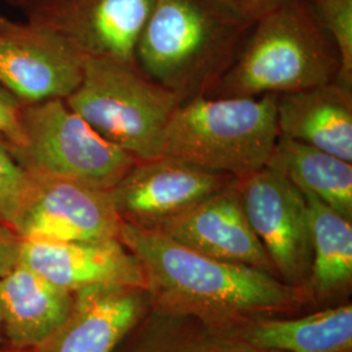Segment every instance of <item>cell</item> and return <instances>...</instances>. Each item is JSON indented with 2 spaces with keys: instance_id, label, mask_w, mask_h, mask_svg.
<instances>
[{
  "instance_id": "1",
  "label": "cell",
  "mask_w": 352,
  "mask_h": 352,
  "mask_svg": "<svg viewBox=\"0 0 352 352\" xmlns=\"http://www.w3.org/2000/svg\"><path fill=\"white\" fill-rule=\"evenodd\" d=\"M119 240L142 266L151 307L164 312L240 327L291 315L309 300L267 272L206 256L157 231L123 222Z\"/></svg>"
},
{
  "instance_id": "5",
  "label": "cell",
  "mask_w": 352,
  "mask_h": 352,
  "mask_svg": "<svg viewBox=\"0 0 352 352\" xmlns=\"http://www.w3.org/2000/svg\"><path fill=\"white\" fill-rule=\"evenodd\" d=\"M103 139L138 160L162 155L168 122L182 103L138 65L85 58L82 78L64 100Z\"/></svg>"
},
{
  "instance_id": "22",
  "label": "cell",
  "mask_w": 352,
  "mask_h": 352,
  "mask_svg": "<svg viewBox=\"0 0 352 352\" xmlns=\"http://www.w3.org/2000/svg\"><path fill=\"white\" fill-rule=\"evenodd\" d=\"M29 183V173L13 158L8 144L0 141V226L13 230Z\"/></svg>"
},
{
  "instance_id": "3",
  "label": "cell",
  "mask_w": 352,
  "mask_h": 352,
  "mask_svg": "<svg viewBox=\"0 0 352 352\" xmlns=\"http://www.w3.org/2000/svg\"><path fill=\"white\" fill-rule=\"evenodd\" d=\"M340 69L338 50L307 0H287L253 24L206 97L287 94L336 81Z\"/></svg>"
},
{
  "instance_id": "16",
  "label": "cell",
  "mask_w": 352,
  "mask_h": 352,
  "mask_svg": "<svg viewBox=\"0 0 352 352\" xmlns=\"http://www.w3.org/2000/svg\"><path fill=\"white\" fill-rule=\"evenodd\" d=\"M280 136L352 162V88L337 80L277 96Z\"/></svg>"
},
{
  "instance_id": "27",
  "label": "cell",
  "mask_w": 352,
  "mask_h": 352,
  "mask_svg": "<svg viewBox=\"0 0 352 352\" xmlns=\"http://www.w3.org/2000/svg\"><path fill=\"white\" fill-rule=\"evenodd\" d=\"M3 336H1V322H0V344H3Z\"/></svg>"
},
{
  "instance_id": "17",
  "label": "cell",
  "mask_w": 352,
  "mask_h": 352,
  "mask_svg": "<svg viewBox=\"0 0 352 352\" xmlns=\"http://www.w3.org/2000/svg\"><path fill=\"white\" fill-rule=\"evenodd\" d=\"M256 349L272 352H351L352 305L340 304L296 318L263 317L238 327Z\"/></svg>"
},
{
  "instance_id": "24",
  "label": "cell",
  "mask_w": 352,
  "mask_h": 352,
  "mask_svg": "<svg viewBox=\"0 0 352 352\" xmlns=\"http://www.w3.org/2000/svg\"><path fill=\"white\" fill-rule=\"evenodd\" d=\"M23 238L8 227L0 226V277L10 273L20 260Z\"/></svg>"
},
{
  "instance_id": "14",
  "label": "cell",
  "mask_w": 352,
  "mask_h": 352,
  "mask_svg": "<svg viewBox=\"0 0 352 352\" xmlns=\"http://www.w3.org/2000/svg\"><path fill=\"white\" fill-rule=\"evenodd\" d=\"M151 308V294L145 287L81 289L63 324L32 352H115Z\"/></svg>"
},
{
  "instance_id": "18",
  "label": "cell",
  "mask_w": 352,
  "mask_h": 352,
  "mask_svg": "<svg viewBox=\"0 0 352 352\" xmlns=\"http://www.w3.org/2000/svg\"><path fill=\"white\" fill-rule=\"evenodd\" d=\"M266 167L352 219V162L279 135Z\"/></svg>"
},
{
  "instance_id": "8",
  "label": "cell",
  "mask_w": 352,
  "mask_h": 352,
  "mask_svg": "<svg viewBox=\"0 0 352 352\" xmlns=\"http://www.w3.org/2000/svg\"><path fill=\"white\" fill-rule=\"evenodd\" d=\"M245 215L278 278L305 291L312 264L309 208L304 193L264 167L236 179Z\"/></svg>"
},
{
  "instance_id": "26",
  "label": "cell",
  "mask_w": 352,
  "mask_h": 352,
  "mask_svg": "<svg viewBox=\"0 0 352 352\" xmlns=\"http://www.w3.org/2000/svg\"><path fill=\"white\" fill-rule=\"evenodd\" d=\"M0 352H26V351H20V350H14V349H11V347H8V346H3V344H0Z\"/></svg>"
},
{
  "instance_id": "2",
  "label": "cell",
  "mask_w": 352,
  "mask_h": 352,
  "mask_svg": "<svg viewBox=\"0 0 352 352\" xmlns=\"http://www.w3.org/2000/svg\"><path fill=\"white\" fill-rule=\"evenodd\" d=\"M253 24L219 0H154L136 65L182 102L208 96L236 60Z\"/></svg>"
},
{
  "instance_id": "15",
  "label": "cell",
  "mask_w": 352,
  "mask_h": 352,
  "mask_svg": "<svg viewBox=\"0 0 352 352\" xmlns=\"http://www.w3.org/2000/svg\"><path fill=\"white\" fill-rule=\"evenodd\" d=\"M75 294L52 285L25 265L0 277V322L7 346L32 352L69 315Z\"/></svg>"
},
{
  "instance_id": "20",
  "label": "cell",
  "mask_w": 352,
  "mask_h": 352,
  "mask_svg": "<svg viewBox=\"0 0 352 352\" xmlns=\"http://www.w3.org/2000/svg\"><path fill=\"white\" fill-rule=\"evenodd\" d=\"M124 352H272L253 347L238 327L153 308L131 333Z\"/></svg>"
},
{
  "instance_id": "23",
  "label": "cell",
  "mask_w": 352,
  "mask_h": 352,
  "mask_svg": "<svg viewBox=\"0 0 352 352\" xmlns=\"http://www.w3.org/2000/svg\"><path fill=\"white\" fill-rule=\"evenodd\" d=\"M21 106L12 93L0 88V135L8 145H19L23 140Z\"/></svg>"
},
{
  "instance_id": "9",
  "label": "cell",
  "mask_w": 352,
  "mask_h": 352,
  "mask_svg": "<svg viewBox=\"0 0 352 352\" xmlns=\"http://www.w3.org/2000/svg\"><path fill=\"white\" fill-rule=\"evenodd\" d=\"M235 179L162 154L139 160L110 195L124 223L158 231Z\"/></svg>"
},
{
  "instance_id": "7",
  "label": "cell",
  "mask_w": 352,
  "mask_h": 352,
  "mask_svg": "<svg viewBox=\"0 0 352 352\" xmlns=\"http://www.w3.org/2000/svg\"><path fill=\"white\" fill-rule=\"evenodd\" d=\"M24 20L45 26L84 58L136 65L135 51L154 0H4Z\"/></svg>"
},
{
  "instance_id": "10",
  "label": "cell",
  "mask_w": 352,
  "mask_h": 352,
  "mask_svg": "<svg viewBox=\"0 0 352 352\" xmlns=\"http://www.w3.org/2000/svg\"><path fill=\"white\" fill-rule=\"evenodd\" d=\"M29 175V188L13 227L23 239H119L123 221L116 213L110 190L60 177Z\"/></svg>"
},
{
  "instance_id": "11",
  "label": "cell",
  "mask_w": 352,
  "mask_h": 352,
  "mask_svg": "<svg viewBox=\"0 0 352 352\" xmlns=\"http://www.w3.org/2000/svg\"><path fill=\"white\" fill-rule=\"evenodd\" d=\"M84 59L50 29L0 14V84L19 101L67 100L81 82Z\"/></svg>"
},
{
  "instance_id": "25",
  "label": "cell",
  "mask_w": 352,
  "mask_h": 352,
  "mask_svg": "<svg viewBox=\"0 0 352 352\" xmlns=\"http://www.w3.org/2000/svg\"><path fill=\"white\" fill-rule=\"evenodd\" d=\"M243 19L256 23L287 0H219Z\"/></svg>"
},
{
  "instance_id": "19",
  "label": "cell",
  "mask_w": 352,
  "mask_h": 352,
  "mask_svg": "<svg viewBox=\"0 0 352 352\" xmlns=\"http://www.w3.org/2000/svg\"><path fill=\"white\" fill-rule=\"evenodd\" d=\"M309 208L312 264L305 292L309 300L325 302L344 295L352 283V219L315 196Z\"/></svg>"
},
{
  "instance_id": "6",
  "label": "cell",
  "mask_w": 352,
  "mask_h": 352,
  "mask_svg": "<svg viewBox=\"0 0 352 352\" xmlns=\"http://www.w3.org/2000/svg\"><path fill=\"white\" fill-rule=\"evenodd\" d=\"M23 140L8 145L30 174L110 190L139 161L103 139L64 100L23 103Z\"/></svg>"
},
{
  "instance_id": "21",
  "label": "cell",
  "mask_w": 352,
  "mask_h": 352,
  "mask_svg": "<svg viewBox=\"0 0 352 352\" xmlns=\"http://www.w3.org/2000/svg\"><path fill=\"white\" fill-rule=\"evenodd\" d=\"M340 54L337 81L352 88V0H307Z\"/></svg>"
},
{
  "instance_id": "13",
  "label": "cell",
  "mask_w": 352,
  "mask_h": 352,
  "mask_svg": "<svg viewBox=\"0 0 352 352\" xmlns=\"http://www.w3.org/2000/svg\"><path fill=\"white\" fill-rule=\"evenodd\" d=\"M157 232L206 256L247 265L278 277L274 265L245 215L236 179Z\"/></svg>"
},
{
  "instance_id": "12",
  "label": "cell",
  "mask_w": 352,
  "mask_h": 352,
  "mask_svg": "<svg viewBox=\"0 0 352 352\" xmlns=\"http://www.w3.org/2000/svg\"><path fill=\"white\" fill-rule=\"evenodd\" d=\"M19 263L52 285L72 294L96 286H138L148 289L139 260L119 239H23Z\"/></svg>"
},
{
  "instance_id": "4",
  "label": "cell",
  "mask_w": 352,
  "mask_h": 352,
  "mask_svg": "<svg viewBox=\"0 0 352 352\" xmlns=\"http://www.w3.org/2000/svg\"><path fill=\"white\" fill-rule=\"evenodd\" d=\"M279 135L276 94L202 96L176 107L162 154L240 179L266 167Z\"/></svg>"
}]
</instances>
